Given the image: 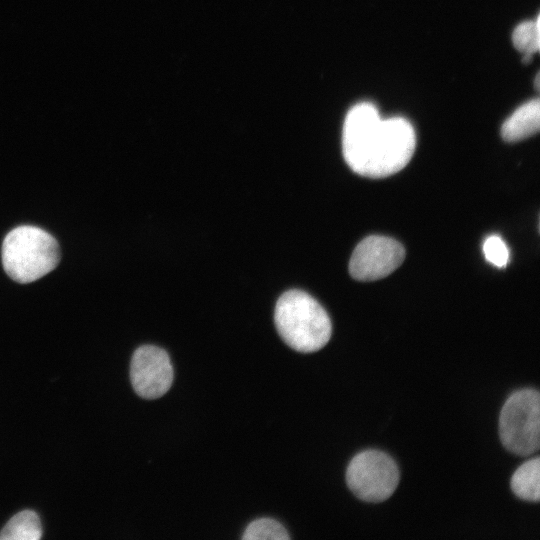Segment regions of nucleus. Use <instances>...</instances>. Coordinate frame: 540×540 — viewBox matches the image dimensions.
<instances>
[{
	"mask_svg": "<svg viewBox=\"0 0 540 540\" xmlns=\"http://www.w3.org/2000/svg\"><path fill=\"white\" fill-rule=\"evenodd\" d=\"M405 258V249L393 238L371 235L354 249L350 262V275L358 281H375L395 271Z\"/></svg>",
	"mask_w": 540,
	"mask_h": 540,
	"instance_id": "obj_6",
	"label": "nucleus"
},
{
	"mask_svg": "<svg viewBox=\"0 0 540 540\" xmlns=\"http://www.w3.org/2000/svg\"><path fill=\"white\" fill-rule=\"evenodd\" d=\"M274 321L282 340L301 353H312L330 340L332 325L321 304L308 293L291 289L277 300Z\"/></svg>",
	"mask_w": 540,
	"mask_h": 540,
	"instance_id": "obj_2",
	"label": "nucleus"
},
{
	"mask_svg": "<svg viewBox=\"0 0 540 540\" xmlns=\"http://www.w3.org/2000/svg\"><path fill=\"white\" fill-rule=\"evenodd\" d=\"M2 264L15 282H34L56 268L60 261L57 240L47 231L31 225L12 229L2 244Z\"/></svg>",
	"mask_w": 540,
	"mask_h": 540,
	"instance_id": "obj_3",
	"label": "nucleus"
},
{
	"mask_svg": "<svg viewBox=\"0 0 540 540\" xmlns=\"http://www.w3.org/2000/svg\"><path fill=\"white\" fill-rule=\"evenodd\" d=\"M483 253L485 259L496 267H506L509 262V248L498 235H490L485 239Z\"/></svg>",
	"mask_w": 540,
	"mask_h": 540,
	"instance_id": "obj_13",
	"label": "nucleus"
},
{
	"mask_svg": "<svg viewBox=\"0 0 540 540\" xmlns=\"http://www.w3.org/2000/svg\"><path fill=\"white\" fill-rule=\"evenodd\" d=\"M416 134L401 117L381 119L371 103H360L347 113L342 151L351 170L367 178H385L402 170L411 160Z\"/></svg>",
	"mask_w": 540,
	"mask_h": 540,
	"instance_id": "obj_1",
	"label": "nucleus"
},
{
	"mask_svg": "<svg viewBox=\"0 0 540 540\" xmlns=\"http://www.w3.org/2000/svg\"><path fill=\"white\" fill-rule=\"evenodd\" d=\"M286 529L272 518H259L252 521L244 531V540H288Z\"/></svg>",
	"mask_w": 540,
	"mask_h": 540,
	"instance_id": "obj_12",
	"label": "nucleus"
},
{
	"mask_svg": "<svg viewBox=\"0 0 540 540\" xmlns=\"http://www.w3.org/2000/svg\"><path fill=\"white\" fill-rule=\"evenodd\" d=\"M130 380L141 398L151 400L163 396L173 382V367L168 353L154 345L137 348L131 359Z\"/></svg>",
	"mask_w": 540,
	"mask_h": 540,
	"instance_id": "obj_7",
	"label": "nucleus"
},
{
	"mask_svg": "<svg viewBox=\"0 0 540 540\" xmlns=\"http://www.w3.org/2000/svg\"><path fill=\"white\" fill-rule=\"evenodd\" d=\"M399 479V469L393 458L374 449L356 454L346 470L349 489L365 502L387 500L396 490Z\"/></svg>",
	"mask_w": 540,
	"mask_h": 540,
	"instance_id": "obj_5",
	"label": "nucleus"
},
{
	"mask_svg": "<svg viewBox=\"0 0 540 540\" xmlns=\"http://www.w3.org/2000/svg\"><path fill=\"white\" fill-rule=\"evenodd\" d=\"M540 20H528L520 23L512 33L514 47L521 53L534 54L540 47Z\"/></svg>",
	"mask_w": 540,
	"mask_h": 540,
	"instance_id": "obj_11",
	"label": "nucleus"
},
{
	"mask_svg": "<svg viewBox=\"0 0 540 540\" xmlns=\"http://www.w3.org/2000/svg\"><path fill=\"white\" fill-rule=\"evenodd\" d=\"M540 395L536 389H520L505 401L499 416L503 446L513 454L528 456L540 445Z\"/></svg>",
	"mask_w": 540,
	"mask_h": 540,
	"instance_id": "obj_4",
	"label": "nucleus"
},
{
	"mask_svg": "<svg viewBox=\"0 0 540 540\" xmlns=\"http://www.w3.org/2000/svg\"><path fill=\"white\" fill-rule=\"evenodd\" d=\"M539 73L537 74L536 78H535V88L536 90L538 91L539 90Z\"/></svg>",
	"mask_w": 540,
	"mask_h": 540,
	"instance_id": "obj_14",
	"label": "nucleus"
},
{
	"mask_svg": "<svg viewBox=\"0 0 540 540\" xmlns=\"http://www.w3.org/2000/svg\"><path fill=\"white\" fill-rule=\"evenodd\" d=\"M540 128V101L533 99L517 108L501 127L507 142H518L533 136Z\"/></svg>",
	"mask_w": 540,
	"mask_h": 540,
	"instance_id": "obj_8",
	"label": "nucleus"
},
{
	"mask_svg": "<svg viewBox=\"0 0 540 540\" xmlns=\"http://www.w3.org/2000/svg\"><path fill=\"white\" fill-rule=\"evenodd\" d=\"M539 477V457L527 460L517 468L511 477L510 486L513 493L522 500L538 502L540 497Z\"/></svg>",
	"mask_w": 540,
	"mask_h": 540,
	"instance_id": "obj_9",
	"label": "nucleus"
},
{
	"mask_svg": "<svg viewBox=\"0 0 540 540\" xmlns=\"http://www.w3.org/2000/svg\"><path fill=\"white\" fill-rule=\"evenodd\" d=\"M41 536V521L33 510L18 512L0 531V540H39Z\"/></svg>",
	"mask_w": 540,
	"mask_h": 540,
	"instance_id": "obj_10",
	"label": "nucleus"
}]
</instances>
